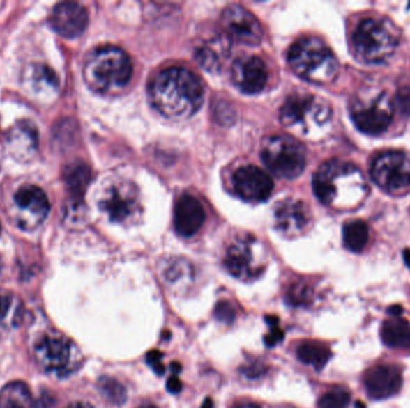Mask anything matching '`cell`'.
Instances as JSON below:
<instances>
[{
  "instance_id": "obj_1",
  "label": "cell",
  "mask_w": 410,
  "mask_h": 408,
  "mask_svg": "<svg viewBox=\"0 0 410 408\" xmlns=\"http://www.w3.org/2000/svg\"><path fill=\"white\" fill-rule=\"evenodd\" d=\"M203 95L201 81L185 68H167L150 81V101L168 119L191 118L201 108Z\"/></svg>"
},
{
  "instance_id": "obj_2",
  "label": "cell",
  "mask_w": 410,
  "mask_h": 408,
  "mask_svg": "<svg viewBox=\"0 0 410 408\" xmlns=\"http://www.w3.org/2000/svg\"><path fill=\"white\" fill-rule=\"evenodd\" d=\"M313 191L323 204L336 211H353L368 194L363 171L349 162H325L313 176Z\"/></svg>"
},
{
  "instance_id": "obj_3",
  "label": "cell",
  "mask_w": 410,
  "mask_h": 408,
  "mask_svg": "<svg viewBox=\"0 0 410 408\" xmlns=\"http://www.w3.org/2000/svg\"><path fill=\"white\" fill-rule=\"evenodd\" d=\"M132 76V64L128 54L113 46L90 52L83 65L86 86L101 95L118 94Z\"/></svg>"
},
{
  "instance_id": "obj_4",
  "label": "cell",
  "mask_w": 410,
  "mask_h": 408,
  "mask_svg": "<svg viewBox=\"0 0 410 408\" xmlns=\"http://www.w3.org/2000/svg\"><path fill=\"white\" fill-rule=\"evenodd\" d=\"M288 63L295 74L318 86L330 84L337 77V59L319 38L298 40L288 52Z\"/></svg>"
},
{
  "instance_id": "obj_5",
  "label": "cell",
  "mask_w": 410,
  "mask_h": 408,
  "mask_svg": "<svg viewBox=\"0 0 410 408\" xmlns=\"http://www.w3.org/2000/svg\"><path fill=\"white\" fill-rule=\"evenodd\" d=\"M333 111L323 98L311 94H293L281 107L280 120L284 127L308 136L329 126Z\"/></svg>"
},
{
  "instance_id": "obj_6",
  "label": "cell",
  "mask_w": 410,
  "mask_h": 408,
  "mask_svg": "<svg viewBox=\"0 0 410 408\" xmlns=\"http://www.w3.org/2000/svg\"><path fill=\"white\" fill-rule=\"evenodd\" d=\"M398 46V33L391 22L367 18L353 35L355 56L365 64H381L393 56Z\"/></svg>"
},
{
  "instance_id": "obj_7",
  "label": "cell",
  "mask_w": 410,
  "mask_h": 408,
  "mask_svg": "<svg viewBox=\"0 0 410 408\" xmlns=\"http://www.w3.org/2000/svg\"><path fill=\"white\" fill-rule=\"evenodd\" d=\"M349 111L356 128L368 136L384 133L393 119V100L376 86L360 89L351 100Z\"/></svg>"
},
{
  "instance_id": "obj_8",
  "label": "cell",
  "mask_w": 410,
  "mask_h": 408,
  "mask_svg": "<svg viewBox=\"0 0 410 408\" xmlns=\"http://www.w3.org/2000/svg\"><path fill=\"white\" fill-rule=\"evenodd\" d=\"M261 159L273 174L283 179L298 178L306 166L305 150L291 136H275L261 145Z\"/></svg>"
},
{
  "instance_id": "obj_9",
  "label": "cell",
  "mask_w": 410,
  "mask_h": 408,
  "mask_svg": "<svg viewBox=\"0 0 410 408\" xmlns=\"http://www.w3.org/2000/svg\"><path fill=\"white\" fill-rule=\"evenodd\" d=\"M225 267L240 281H253L265 267V249L256 237L240 236L227 249Z\"/></svg>"
},
{
  "instance_id": "obj_10",
  "label": "cell",
  "mask_w": 410,
  "mask_h": 408,
  "mask_svg": "<svg viewBox=\"0 0 410 408\" xmlns=\"http://www.w3.org/2000/svg\"><path fill=\"white\" fill-rule=\"evenodd\" d=\"M98 206L109 221L119 224L137 221L142 212L139 191L128 181L111 183L100 198Z\"/></svg>"
},
{
  "instance_id": "obj_11",
  "label": "cell",
  "mask_w": 410,
  "mask_h": 408,
  "mask_svg": "<svg viewBox=\"0 0 410 408\" xmlns=\"http://www.w3.org/2000/svg\"><path fill=\"white\" fill-rule=\"evenodd\" d=\"M373 181L391 194H403L410 189V158L401 151H385L372 163Z\"/></svg>"
},
{
  "instance_id": "obj_12",
  "label": "cell",
  "mask_w": 410,
  "mask_h": 408,
  "mask_svg": "<svg viewBox=\"0 0 410 408\" xmlns=\"http://www.w3.org/2000/svg\"><path fill=\"white\" fill-rule=\"evenodd\" d=\"M76 346L58 333L46 334L35 345V357L43 370L58 377L68 376L76 369Z\"/></svg>"
},
{
  "instance_id": "obj_13",
  "label": "cell",
  "mask_w": 410,
  "mask_h": 408,
  "mask_svg": "<svg viewBox=\"0 0 410 408\" xmlns=\"http://www.w3.org/2000/svg\"><path fill=\"white\" fill-rule=\"evenodd\" d=\"M15 219L21 229L30 231L47 218L51 205L46 193L35 185H24L13 196Z\"/></svg>"
},
{
  "instance_id": "obj_14",
  "label": "cell",
  "mask_w": 410,
  "mask_h": 408,
  "mask_svg": "<svg viewBox=\"0 0 410 408\" xmlns=\"http://www.w3.org/2000/svg\"><path fill=\"white\" fill-rule=\"evenodd\" d=\"M222 26L227 34L238 42L257 45L263 38V28L252 13L239 5H231L222 13Z\"/></svg>"
},
{
  "instance_id": "obj_15",
  "label": "cell",
  "mask_w": 410,
  "mask_h": 408,
  "mask_svg": "<svg viewBox=\"0 0 410 408\" xmlns=\"http://www.w3.org/2000/svg\"><path fill=\"white\" fill-rule=\"evenodd\" d=\"M235 194L250 203H261L273 193V180L265 171L253 166H243L233 176Z\"/></svg>"
},
{
  "instance_id": "obj_16",
  "label": "cell",
  "mask_w": 410,
  "mask_h": 408,
  "mask_svg": "<svg viewBox=\"0 0 410 408\" xmlns=\"http://www.w3.org/2000/svg\"><path fill=\"white\" fill-rule=\"evenodd\" d=\"M273 224L283 236L295 237L311 224V212L303 200H283L275 207Z\"/></svg>"
},
{
  "instance_id": "obj_17",
  "label": "cell",
  "mask_w": 410,
  "mask_h": 408,
  "mask_svg": "<svg viewBox=\"0 0 410 408\" xmlns=\"http://www.w3.org/2000/svg\"><path fill=\"white\" fill-rule=\"evenodd\" d=\"M269 73L264 61L257 56H243L231 68L235 86L245 94H258L268 83Z\"/></svg>"
},
{
  "instance_id": "obj_18",
  "label": "cell",
  "mask_w": 410,
  "mask_h": 408,
  "mask_svg": "<svg viewBox=\"0 0 410 408\" xmlns=\"http://www.w3.org/2000/svg\"><path fill=\"white\" fill-rule=\"evenodd\" d=\"M48 22L60 36L76 38L86 29L88 13L77 3H60L52 10Z\"/></svg>"
},
{
  "instance_id": "obj_19",
  "label": "cell",
  "mask_w": 410,
  "mask_h": 408,
  "mask_svg": "<svg viewBox=\"0 0 410 408\" xmlns=\"http://www.w3.org/2000/svg\"><path fill=\"white\" fill-rule=\"evenodd\" d=\"M365 388L371 399L384 400L396 395L402 387L401 371L396 366L381 364L365 374Z\"/></svg>"
},
{
  "instance_id": "obj_20",
  "label": "cell",
  "mask_w": 410,
  "mask_h": 408,
  "mask_svg": "<svg viewBox=\"0 0 410 408\" xmlns=\"http://www.w3.org/2000/svg\"><path fill=\"white\" fill-rule=\"evenodd\" d=\"M205 221V211L201 201L192 196H180L174 211L176 233L184 237H191L198 233Z\"/></svg>"
},
{
  "instance_id": "obj_21",
  "label": "cell",
  "mask_w": 410,
  "mask_h": 408,
  "mask_svg": "<svg viewBox=\"0 0 410 408\" xmlns=\"http://www.w3.org/2000/svg\"><path fill=\"white\" fill-rule=\"evenodd\" d=\"M38 144V130L29 121H21L15 125L6 136L8 152L17 161H29L36 152Z\"/></svg>"
},
{
  "instance_id": "obj_22",
  "label": "cell",
  "mask_w": 410,
  "mask_h": 408,
  "mask_svg": "<svg viewBox=\"0 0 410 408\" xmlns=\"http://www.w3.org/2000/svg\"><path fill=\"white\" fill-rule=\"evenodd\" d=\"M23 81L28 93L39 100L48 101L58 94L59 78L47 65H29L26 68Z\"/></svg>"
},
{
  "instance_id": "obj_23",
  "label": "cell",
  "mask_w": 410,
  "mask_h": 408,
  "mask_svg": "<svg viewBox=\"0 0 410 408\" xmlns=\"http://www.w3.org/2000/svg\"><path fill=\"white\" fill-rule=\"evenodd\" d=\"M229 56V45L223 38H215L204 43L196 53V60L204 70L218 72Z\"/></svg>"
},
{
  "instance_id": "obj_24",
  "label": "cell",
  "mask_w": 410,
  "mask_h": 408,
  "mask_svg": "<svg viewBox=\"0 0 410 408\" xmlns=\"http://www.w3.org/2000/svg\"><path fill=\"white\" fill-rule=\"evenodd\" d=\"M63 176L68 191L73 198V204L81 205L83 196L91 179L89 166L83 162H73L65 166Z\"/></svg>"
},
{
  "instance_id": "obj_25",
  "label": "cell",
  "mask_w": 410,
  "mask_h": 408,
  "mask_svg": "<svg viewBox=\"0 0 410 408\" xmlns=\"http://www.w3.org/2000/svg\"><path fill=\"white\" fill-rule=\"evenodd\" d=\"M381 336L383 343L390 349L410 351V323L407 320L395 317L385 321Z\"/></svg>"
},
{
  "instance_id": "obj_26",
  "label": "cell",
  "mask_w": 410,
  "mask_h": 408,
  "mask_svg": "<svg viewBox=\"0 0 410 408\" xmlns=\"http://www.w3.org/2000/svg\"><path fill=\"white\" fill-rule=\"evenodd\" d=\"M0 408H34L29 387L22 381H13L0 391Z\"/></svg>"
},
{
  "instance_id": "obj_27",
  "label": "cell",
  "mask_w": 410,
  "mask_h": 408,
  "mask_svg": "<svg viewBox=\"0 0 410 408\" xmlns=\"http://www.w3.org/2000/svg\"><path fill=\"white\" fill-rule=\"evenodd\" d=\"M296 356L303 364L312 366L317 371H321L328 364L331 357V351L324 343L308 340L299 345L296 350Z\"/></svg>"
},
{
  "instance_id": "obj_28",
  "label": "cell",
  "mask_w": 410,
  "mask_h": 408,
  "mask_svg": "<svg viewBox=\"0 0 410 408\" xmlns=\"http://www.w3.org/2000/svg\"><path fill=\"white\" fill-rule=\"evenodd\" d=\"M370 241V229L363 221H348L343 226V243L348 251L361 253Z\"/></svg>"
},
{
  "instance_id": "obj_29",
  "label": "cell",
  "mask_w": 410,
  "mask_h": 408,
  "mask_svg": "<svg viewBox=\"0 0 410 408\" xmlns=\"http://www.w3.org/2000/svg\"><path fill=\"white\" fill-rule=\"evenodd\" d=\"M98 391L101 393V395L109 401L111 404L120 406V405L124 404L128 399L126 389L118 379L108 377V376H102L98 379Z\"/></svg>"
},
{
  "instance_id": "obj_30",
  "label": "cell",
  "mask_w": 410,
  "mask_h": 408,
  "mask_svg": "<svg viewBox=\"0 0 410 408\" xmlns=\"http://www.w3.org/2000/svg\"><path fill=\"white\" fill-rule=\"evenodd\" d=\"M312 297L313 290L308 283L295 281L287 289L284 299L291 306H306L312 303Z\"/></svg>"
},
{
  "instance_id": "obj_31",
  "label": "cell",
  "mask_w": 410,
  "mask_h": 408,
  "mask_svg": "<svg viewBox=\"0 0 410 408\" xmlns=\"http://www.w3.org/2000/svg\"><path fill=\"white\" fill-rule=\"evenodd\" d=\"M351 402V393L343 388H335L318 400V408H347Z\"/></svg>"
},
{
  "instance_id": "obj_32",
  "label": "cell",
  "mask_w": 410,
  "mask_h": 408,
  "mask_svg": "<svg viewBox=\"0 0 410 408\" xmlns=\"http://www.w3.org/2000/svg\"><path fill=\"white\" fill-rule=\"evenodd\" d=\"M214 315L220 322L231 324L234 322L236 317V311L234 306H231V303L228 301H220L215 306Z\"/></svg>"
},
{
  "instance_id": "obj_33",
  "label": "cell",
  "mask_w": 410,
  "mask_h": 408,
  "mask_svg": "<svg viewBox=\"0 0 410 408\" xmlns=\"http://www.w3.org/2000/svg\"><path fill=\"white\" fill-rule=\"evenodd\" d=\"M268 371L264 363L259 361H252L240 368V372L248 379H258L263 377Z\"/></svg>"
},
{
  "instance_id": "obj_34",
  "label": "cell",
  "mask_w": 410,
  "mask_h": 408,
  "mask_svg": "<svg viewBox=\"0 0 410 408\" xmlns=\"http://www.w3.org/2000/svg\"><path fill=\"white\" fill-rule=\"evenodd\" d=\"M395 101L400 113L404 116H410V86L398 90Z\"/></svg>"
},
{
  "instance_id": "obj_35",
  "label": "cell",
  "mask_w": 410,
  "mask_h": 408,
  "mask_svg": "<svg viewBox=\"0 0 410 408\" xmlns=\"http://www.w3.org/2000/svg\"><path fill=\"white\" fill-rule=\"evenodd\" d=\"M162 357V352H160L158 350H151L146 354V363L153 368L155 374L160 376H162L166 372V366H163Z\"/></svg>"
},
{
  "instance_id": "obj_36",
  "label": "cell",
  "mask_w": 410,
  "mask_h": 408,
  "mask_svg": "<svg viewBox=\"0 0 410 408\" xmlns=\"http://www.w3.org/2000/svg\"><path fill=\"white\" fill-rule=\"evenodd\" d=\"M283 338H284V333H283L282 329L278 327V326H273L271 329H270V333H268L264 336V343L268 347H273L278 343H281L283 340Z\"/></svg>"
},
{
  "instance_id": "obj_37",
  "label": "cell",
  "mask_w": 410,
  "mask_h": 408,
  "mask_svg": "<svg viewBox=\"0 0 410 408\" xmlns=\"http://www.w3.org/2000/svg\"><path fill=\"white\" fill-rule=\"evenodd\" d=\"M13 299L8 295H0V322H3L9 314Z\"/></svg>"
},
{
  "instance_id": "obj_38",
  "label": "cell",
  "mask_w": 410,
  "mask_h": 408,
  "mask_svg": "<svg viewBox=\"0 0 410 408\" xmlns=\"http://www.w3.org/2000/svg\"><path fill=\"white\" fill-rule=\"evenodd\" d=\"M167 391L172 394H178L183 389V383L180 381L178 376H172L171 379L167 381Z\"/></svg>"
},
{
  "instance_id": "obj_39",
  "label": "cell",
  "mask_w": 410,
  "mask_h": 408,
  "mask_svg": "<svg viewBox=\"0 0 410 408\" xmlns=\"http://www.w3.org/2000/svg\"><path fill=\"white\" fill-rule=\"evenodd\" d=\"M402 313H403V308L401 306H398V304L390 306L389 309H388V314L393 315V317L401 316Z\"/></svg>"
},
{
  "instance_id": "obj_40",
  "label": "cell",
  "mask_w": 410,
  "mask_h": 408,
  "mask_svg": "<svg viewBox=\"0 0 410 408\" xmlns=\"http://www.w3.org/2000/svg\"><path fill=\"white\" fill-rule=\"evenodd\" d=\"M233 408H261L258 404L251 402V401H241L239 404L235 405Z\"/></svg>"
},
{
  "instance_id": "obj_41",
  "label": "cell",
  "mask_w": 410,
  "mask_h": 408,
  "mask_svg": "<svg viewBox=\"0 0 410 408\" xmlns=\"http://www.w3.org/2000/svg\"><path fill=\"white\" fill-rule=\"evenodd\" d=\"M265 320H266V322L269 323L271 327H273V326H278V322H280L278 316H273V315H271V316H266Z\"/></svg>"
},
{
  "instance_id": "obj_42",
  "label": "cell",
  "mask_w": 410,
  "mask_h": 408,
  "mask_svg": "<svg viewBox=\"0 0 410 408\" xmlns=\"http://www.w3.org/2000/svg\"><path fill=\"white\" fill-rule=\"evenodd\" d=\"M171 370L174 374H179L180 371H181V366H180L179 363H176V361H172Z\"/></svg>"
},
{
  "instance_id": "obj_43",
  "label": "cell",
  "mask_w": 410,
  "mask_h": 408,
  "mask_svg": "<svg viewBox=\"0 0 410 408\" xmlns=\"http://www.w3.org/2000/svg\"><path fill=\"white\" fill-rule=\"evenodd\" d=\"M403 259H404L407 266L410 268V249L408 248L403 251Z\"/></svg>"
},
{
  "instance_id": "obj_44",
  "label": "cell",
  "mask_w": 410,
  "mask_h": 408,
  "mask_svg": "<svg viewBox=\"0 0 410 408\" xmlns=\"http://www.w3.org/2000/svg\"><path fill=\"white\" fill-rule=\"evenodd\" d=\"M214 407V402H213V400L210 399V398H206L204 400V402L202 404L201 408H213Z\"/></svg>"
},
{
  "instance_id": "obj_45",
  "label": "cell",
  "mask_w": 410,
  "mask_h": 408,
  "mask_svg": "<svg viewBox=\"0 0 410 408\" xmlns=\"http://www.w3.org/2000/svg\"><path fill=\"white\" fill-rule=\"evenodd\" d=\"M68 408H86L84 405L81 404V402H75V404H71L68 406Z\"/></svg>"
},
{
  "instance_id": "obj_46",
  "label": "cell",
  "mask_w": 410,
  "mask_h": 408,
  "mask_svg": "<svg viewBox=\"0 0 410 408\" xmlns=\"http://www.w3.org/2000/svg\"><path fill=\"white\" fill-rule=\"evenodd\" d=\"M138 408H160L154 404H143L139 406Z\"/></svg>"
},
{
  "instance_id": "obj_47",
  "label": "cell",
  "mask_w": 410,
  "mask_h": 408,
  "mask_svg": "<svg viewBox=\"0 0 410 408\" xmlns=\"http://www.w3.org/2000/svg\"><path fill=\"white\" fill-rule=\"evenodd\" d=\"M355 408H366V406H365L363 401H356L355 402Z\"/></svg>"
},
{
  "instance_id": "obj_48",
  "label": "cell",
  "mask_w": 410,
  "mask_h": 408,
  "mask_svg": "<svg viewBox=\"0 0 410 408\" xmlns=\"http://www.w3.org/2000/svg\"><path fill=\"white\" fill-rule=\"evenodd\" d=\"M1 267H3V265H1V260H0V272H1Z\"/></svg>"
},
{
  "instance_id": "obj_49",
  "label": "cell",
  "mask_w": 410,
  "mask_h": 408,
  "mask_svg": "<svg viewBox=\"0 0 410 408\" xmlns=\"http://www.w3.org/2000/svg\"><path fill=\"white\" fill-rule=\"evenodd\" d=\"M0 233H1V224H0Z\"/></svg>"
}]
</instances>
